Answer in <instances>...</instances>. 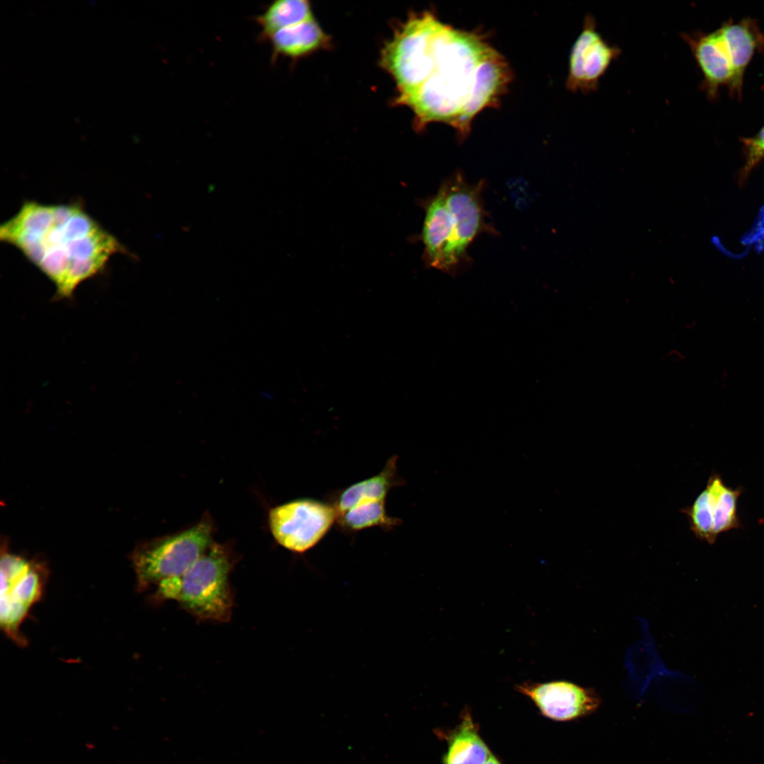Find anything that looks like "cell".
I'll return each mask as SVG.
<instances>
[{
	"label": "cell",
	"instance_id": "cell-1",
	"mask_svg": "<svg viewBox=\"0 0 764 764\" xmlns=\"http://www.w3.org/2000/svg\"><path fill=\"white\" fill-rule=\"evenodd\" d=\"M510 75L504 58L480 35L439 21L425 79L414 92L393 103L412 110L417 130L443 122L464 137L475 115L498 101Z\"/></svg>",
	"mask_w": 764,
	"mask_h": 764
},
{
	"label": "cell",
	"instance_id": "cell-2",
	"mask_svg": "<svg viewBox=\"0 0 764 764\" xmlns=\"http://www.w3.org/2000/svg\"><path fill=\"white\" fill-rule=\"evenodd\" d=\"M0 238L18 250L70 299L84 281L100 274L125 248L79 203L25 202L0 227Z\"/></svg>",
	"mask_w": 764,
	"mask_h": 764
},
{
	"label": "cell",
	"instance_id": "cell-3",
	"mask_svg": "<svg viewBox=\"0 0 764 764\" xmlns=\"http://www.w3.org/2000/svg\"><path fill=\"white\" fill-rule=\"evenodd\" d=\"M482 184H469L460 174L445 181L427 203L422 238L431 267L457 271L474 239L486 228Z\"/></svg>",
	"mask_w": 764,
	"mask_h": 764
},
{
	"label": "cell",
	"instance_id": "cell-4",
	"mask_svg": "<svg viewBox=\"0 0 764 764\" xmlns=\"http://www.w3.org/2000/svg\"><path fill=\"white\" fill-rule=\"evenodd\" d=\"M236 560L232 550L213 542L180 578L156 587V601L175 600L199 621L228 622L233 598L229 575Z\"/></svg>",
	"mask_w": 764,
	"mask_h": 764
},
{
	"label": "cell",
	"instance_id": "cell-5",
	"mask_svg": "<svg viewBox=\"0 0 764 764\" xmlns=\"http://www.w3.org/2000/svg\"><path fill=\"white\" fill-rule=\"evenodd\" d=\"M214 532L213 521L204 515L187 528L139 545L132 555L137 590L182 577L212 544Z\"/></svg>",
	"mask_w": 764,
	"mask_h": 764
},
{
	"label": "cell",
	"instance_id": "cell-6",
	"mask_svg": "<svg viewBox=\"0 0 764 764\" xmlns=\"http://www.w3.org/2000/svg\"><path fill=\"white\" fill-rule=\"evenodd\" d=\"M0 567L1 628L17 645L24 647L28 642L21 625L42 596L47 570L39 561L7 550L1 553Z\"/></svg>",
	"mask_w": 764,
	"mask_h": 764
},
{
	"label": "cell",
	"instance_id": "cell-7",
	"mask_svg": "<svg viewBox=\"0 0 764 764\" xmlns=\"http://www.w3.org/2000/svg\"><path fill=\"white\" fill-rule=\"evenodd\" d=\"M337 511L331 502L300 498L272 508L268 515L276 542L296 554L315 547L336 523Z\"/></svg>",
	"mask_w": 764,
	"mask_h": 764
},
{
	"label": "cell",
	"instance_id": "cell-8",
	"mask_svg": "<svg viewBox=\"0 0 764 764\" xmlns=\"http://www.w3.org/2000/svg\"><path fill=\"white\" fill-rule=\"evenodd\" d=\"M620 54V48L610 44L598 31L594 16L586 14L582 30L570 51L567 88L583 94L596 91L601 77Z\"/></svg>",
	"mask_w": 764,
	"mask_h": 764
},
{
	"label": "cell",
	"instance_id": "cell-9",
	"mask_svg": "<svg viewBox=\"0 0 764 764\" xmlns=\"http://www.w3.org/2000/svg\"><path fill=\"white\" fill-rule=\"evenodd\" d=\"M515 690L529 698L545 717L555 722H574L588 717L600 707L602 700L592 688L568 681H527Z\"/></svg>",
	"mask_w": 764,
	"mask_h": 764
},
{
	"label": "cell",
	"instance_id": "cell-10",
	"mask_svg": "<svg viewBox=\"0 0 764 764\" xmlns=\"http://www.w3.org/2000/svg\"><path fill=\"white\" fill-rule=\"evenodd\" d=\"M690 49L702 74V89L714 98L722 86L731 88L734 71L724 40L715 30L711 33L695 32L680 34Z\"/></svg>",
	"mask_w": 764,
	"mask_h": 764
},
{
	"label": "cell",
	"instance_id": "cell-11",
	"mask_svg": "<svg viewBox=\"0 0 764 764\" xmlns=\"http://www.w3.org/2000/svg\"><path fill=\"white\" fill-rule=\"evenodd\" d=\"M729 56L734 71L730 92L741 96L745 70L753 54L764 49V34L750 18L736 23L729 20L718 29Z\"/></svg>",
	"mask_w": 764,
	"mask_h": 764
},
{
	"label": "cell",
	"instance_id": "cell-12",
	"mask_svg": "<svg viewBox=\"0 0 764 764\" xmlns=\"http://www.w3.org/2000/svg\"><path fill=\"white\" fill-rule=\"evenodd\" d=\"M267 41L273 62L279 57L296 60L331 45L330 37L314 18L278 30Z\"/></svg>",
	"mask_w": 764,
	"mask_h": 764
},
{
	"label": "cell",
	"instance_id": "cell-13",
	"mask_svg": "<svg viewBox=\"0 0 764 764\" xmlns=\"http://www.w3.org/2000/svg\"><path fill=\"white\" fill-rule=\"evenodd\" d=\"M397 461V456H392L378 474L337 492L330 502L337 516L364 501L386 500L392 488L402 485V479L398 474Z\"/></svg>",
	"mask_w": 764,
	"mask_h": 764
},
{
	"label": "cell",
	"instance_id": "cell-14",
	"mask_svg": "<svg viewBox=\"0 0 764 764\" xmlns=\"http://www.w3.org/2000/svg\"><path fill=\"white\" fill-rule=\"evenodd\" d=\"M444 736L447 750L443 764H483L492 754L468 709L462 713L459 724Z\"/></svg>",
	"mask_w": 764,
	"mask_h": 764
},
{
	"label": "cell",
	"instance_id": "cell-15",
	"mask_svg": "<svg viewBox=\"0 0 764 764\" xmlns=\"http://www.w3.org/2000/svg\"><path fill=\"white\" fill-rule=\"evenodd\" d=\"M311 6L306 0H277L255 18L260 28V39L267 40L278 30L311 20Z\"/></svg>",
	"mask_w": 764,
	"mask_h": 764
},
{
	"label": "cell",
	"instance_id": "cell-16",
	"mask_svg": "<svg viewBox=\"0 0 764 764\" xmlns=\"http://www.w3.org/2000/svg\"><path fill=\"white\" fill-rule=\"evenodd\" d=\"M338 526L345 532H358L372 527L391 529L400 525L401 520L390 516L386 509V500L361 502L337 516Z\"/></svg>",
	"mask_w": 764,
	"mask_h": 764
},
{
	"label": "cell",
	"instance_id": "cell-17",
	"mask_svg": "<svg viewBox=\"0 0 764 764\" xmlns=\"http://www.w3.org/2000/svg\"><path fill=\"white\" fill-rule=\"evenodd\" d=\"M715 501V480L712 476L707 487L695 499L693 504L684 510L688 516L690 529L698 538L714 543L713 514Z\"/></svg>",
	"mask_w": 764,
	"mask_h": 764
},
{
	"label": "cell",
	"instance_id": "cell-18",
	"mask_svg": "<svg viewBox=\"0 0 764 764\" xmlns=\"http://www.w3.org/2000/svg\"><path fill=\"white\" fill-rule=\"evenodd\" d=\"M714 480L715 501L712 533L716 539L721 533L739 526L736 505L741 491L725 486L717 475H714Z\"/></svg>",
	"mask_w": 764,
	"mask_h": 764
},
{
	"label": "cell",
	"instance_id": "cell-19",
	"mask_svg": "<svg viewBox=\"0 0 764 764\" xmlns=\"http://www.w3.org/2000/svg\"><path fill=\"white\" fill-rule=\"evenodd\" d=\"M744 163L739 174L742 185L752 170L764 159V126L753 137L741 139Z\"/></svg>",
	"mask_w": 764,
	"mask_h": 764
},
{
	"label": "cell",
	"instance_id": "cell-20",
	"mask_svg": "<svg viewBox=\"0 0 764 764\" xmlns=\"http://www.w3.org/2000/svg\"><path fill=\"white\" fill-rule=\"evenodd\" d=\"M483 764H502L499 760L492 753Z\"/></svg>",
	"mask_w": 764,
	"mask_h": 764
}]
</instances>
